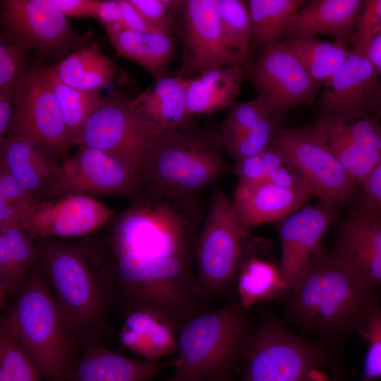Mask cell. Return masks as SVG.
<instances>
[{"instance_id":"6da1fadb","label":"cell","mask_w":381,"mask_h":381,"mask_svg":"<svg viewBox=\"0 0 381 381\" xmlns=\"http://www.w3.org/2000/svg\"><path fill=\"white\" fill-rule=\"evenodd\" d=\"M198 198L184 199L142 192L115 214L98 236L119 264L147 271L182 268L195 258L202 223Z\"/></svg>"},{"instance_id":"7a4b0ae2","label":"cell","mask_w":381,"mask_h":381,"mask_svg":"<svg viewBox=\"0 0 381 381\" xmlns=\"http://www.w3.org/2000/svg\"><path fill=\"white\" fill-rule=\"evenodd\" d=\"M37 241L39 266L80 347L103 341L111 332L109 316L116 296L97 235Z\"/></svg>"},{"instance_id":"3957f363","label":"cell","mask_w":381,"mask_h":381,"mask_svg":"<svg viewBox=\"0 0 381 381\" xmlns=\"http://www.w3.org/2000/svg\"><path fill=\"white\" fill-rule=\"evenodd\" d=\"M222 150L218 131L190 121L162 133L140 176L143 191L198 198L201 190L231 171Z\"/></svg>"},{"instance_id":"277c9868","label":"cell","mask_w":381,"mask_h":381,"mask_svg":"<svg viewBox=\"0 0 381 381\" xmlns=\"http://www.w3.org/2000/svg\"><path fill=\"white\" fill-rule=\"evenodd\" d=\"M21 344L47 381H68L80 344L39 266L0 322Z\"/></svg>"},{"instance_id":"5b68a950","label":"cell","mask_w":381,"mask_h":381,"mask_svg":"<svg viewBox=\"0 0 381 381\" xmlns=\"http://www.w3.org/2000/svg\"><path fill=\"white\" fill-rule=\"evenodd\" d=\"M289 293L295 319L326 335L358 327L373 303L371 288L323 248Z\"/></svg>"},{"instance_id":"8992f818","label":"cell","mask_w":381,"mask_h":381,"mask_svg":"<svg viewBox=\"0 0 381 381\" xmlns=\"http://www.w3.org/2000/svg\"><path fill=\"white\" fill-rule=\"evenodd\" d=\"M244 310L231 302L182 323L169 381H229L252 333Z\"/></svg>"},{"instance_id":"52a82bcc","label":"cell","mask_w":381,"mask_h":381,"mask_svg":"<svg viewBox=\"0 0 381 381\" xmlns=\"http://www.w3.org/2000/svg\"><path fill=\"white\" fill-rule=\"evenodd\" d=\"M248 234L232 199L214 186L195 247L197 281L205 298L223 293L232 284L246 252Z\"/></svg>"},{"instance_id":"ba28073f","label":"cell","mask_w":381,"mask_h":381,"mask_svg":"<svg viewBox=\"0 0 381 381\" xmlns=\"http://www.w3.org/2000/svg\"><path fill=\"white\" fill-rule=\"evenodd\" d=\"M161 133L132 99L111 94L102 97L76 145L101 150L140 177Z\"/></svg>"},{"instance_id":"9c48e42d","label":"cell","mask_w":381,"mask_h":381,"mask_svg":"<svg viewBox=\"0 0 381 381\" xmlns=\"http://www.w3.org/2000/svg\"><path fill=\"white\" fill-rule=\"evenodd\" d=\"M241 361L243 381H310L325 353L281 324L265 321L252 332Z\"/></svg>"},{"instance_id":"30bf717a","label":"cell","mask_w":381,"mask_h":381,"mask_svg":"<svg viewBox=\"0 0 381 381\" xmlns=\"http://www.w3.org/2000/svg\"><path fill=\"white\" fill-rule=\"evenodd\" d=\"M78 147L75 152L62 158L52 179L36 199L85 194L121 196L133 200L141 194L140 177L116 159L95 148Z\"/></svg>"},{"instance_id":"8fae6325","label":"cell","mask_w":381,"mask_h":381,"mask_svg":"<svg viewBox=\"0 0 381 381\" xmlns=\"http://www.w3.org/2000/svg\"><path fill=\"white\" fill-rule=\"evenodd\" d=\"M272 144L298 171L320 202L337 207L351 199L356 184L310 125L281 127Z\"/></svg>"},{"instance_id":"7c38bea8","label":"cell","mask_w":381,"mask_h":381,"mask_svg":"<svg viewBox=\"0 0 381 381\" xmlns=\"http://www.w3.org/2000/svg\"><path fill=\"white\" fill-rule=\"evenodd\" d=\"M246 76L271 115L281 122L290 110L314 104L322 86L281 41L260 49Z\"/></svg>"},{"instance_id":"4fadbf2b","label":"cell","mask_w":381,"mask_h":381,"mask_svg":"<svg viewBox=\"0 0 381 381\" xmlns=\"http://www.w3.org/2000/svg\"><path fill=\"white\" fill-rule=\"evenodd\" d=\"M5 135L25 137L61 158L74 146L43 68L28 71L17 82Z\"/></svg>"},{"instance_id":"5bb4252c","label":"cell","mask_w":381,"mask_h":381,"mask_svg":"<svg viewBox=\"0 0 381 381\" xmlns=\"http://www.w3.org/2000/svg\"><path fill=\"white\" fill-rule=\"evenodd\" d=\"M114 216V211L96 198L71 194L30 198L21 208L19 224L36 241L78 239L95 234Z\"/></svg>"},{"instance_id":"9a60e30c","label":"cell","mask_w":381,"mask_h":381,"mask_svg":"<svg viewBox=\"0 0 381 381\" xmlns=\"http://www.w3.org/2000/svg\"><path fill=\"white\" fill-rule=\"evenodd\" d=\"M369 39L355 36L347 58L323 84L318 101L320 116L347 122L373 116L381 80L366 54Z\"/></svg>"},{"instance_id":"2e32d148","label":"cell","mask_w":381,"mask_h":381,"mask_svg":"<svg viewBox=\"0 0 381 381\" xmlns=\"http://www.w3.org/2000/svg\"><path fill=\"white\" fill-rule=\"evenodd\" d=\"M217 4L218 0L185 1L176 28L182 44L181 61L177 75L190 78L236 64L246 66L226 43Z\"/></svg>"},{"instance_id":"e0dca14e","label":"cell","mask_w":381,"mask_h":381,"mask_svg":"<svg viewBox=\"0 0 381 381\" xmlns=\"http://www.w3.org/2000/svg\"><path fill=\"white\" fill-rule=\"evenodd\" d=\"M2 33L6 40L28 52L42 55L64 50L77 35L51 0L1 1Z\"/></svg>"},{"instance_id":"ac0fdd59","label":"cell","mask_w":381,"mask_h":381,"mask_svg":"<svg viewBox=\"0 0 381 381\" xmlns=\"http://www.w3.org/2000/svg\"><path fill=\"white\" fill-rule=\"evenodd\" d=\"M336 207L319 202L300 208L281 222L279 269L289 293L323 248L322 238Z\"/></svg>"},{"instance_id":"d6986e66","label":"cell","mask_w":381,"mask_h":381,"mask_svg":"<svg viewBox=\"0 0 381 381\" xmlns=\"http://www.w3.org/2000/svg\"><path fill=\"white\" fill-rule=\"evenodd\" d=\"M313 196L306 188L281 186L269 181L238 184L233 202L247 231L272 222H282Z\"/></svg>"},{"instance_id":"ffe728a7","label":"cell","mask_w":381,"mask_h":381,"mask_svg":"<svg viewBox=\"0 0 381 381\" xmlns=\"http://www.w3.org/2000/svg\"><path fill=\"white\" fill-rule=\"evenodd\" d=\"M332 253L366 285L381 286V217L354 213L342 223Z\"/></svg>"},{"instance_id":"44dd1931","label":"cell","mask_w":381,"mask_h":381,"mask_svg":"<svg viewBox=\"0 0 381 381\" xmlns=\"http://www.w3.org/2000/svg\"><path fill=\"white\" fill-rule=\"evenodd\" d=\"M363 6L361 0H312L289 20L282 38L326 35L349 45L356 32Z\"/></svg>"},{"instance_id":"7402d4cb","label":"cell","mask_w":381,"mask_h":381,"mask_svg":"<svg viewBox=\"0 0 381 381\" xmlns=\"http://www.w3.org/2000/svg\"><path fill=\"white\" fill-rule=\"evenodd\" d=\"M169 365L128 357L92 340L80 346L68 381H149Z\"/></svg>"},{"instance_id":"603a6c76","label":"cell","mask_w":381,"mask_h":381,"mask_svg":"<svg viewBox=\"0 0 381 381\" xmlns=\"http://www.w3.org/2000/svg\"><path fill=\"white\" fill-rule=\"evenodd\" d=\"M125 310L119 337L125 348L150 361L176 352L178 328L167 316L147 307Z\"/></svg>"},{"instance_id":"cb8c5ba5","label":"cell","mask_w":381,"mask_h":381,"mask_svg":"<svg viewBox=\"0 0 381 381\" xmlns=\"http://www.w3.org/2000/svg\"><path fill=\"white\" fill-rule=\"evenodd\" d=\"M57 159L25 137L0 138V167L9 172L33 198H38L52 179L59 166Z\"/></svg>"},{"instance_id":"d4e9b609","label":"cell","mask_w":381,"mask_h":381,"mask_svg":"<svg viewBox=\"0 0 381 381\" xmlns=\"http://www.w3.org/2000/svg\"><path fill=\"white\" fill-rule=\"evenodd\" d=\"M39 264L37 241L20 225L0 228V304L16 296Z\"/></svg>"},{"instance_id":"484cf974","label":"cell","mask_w":381,"mask_h":381,"mask_svg":"<svg viewBox=\"0 0 381 381\" xmlns=\"http://www.w3.org/2000/svg\"><path fill=\"white\" fill-rule=\"evenodd\" d=\"M247 68L236 64L212 70L188 78L187 112L194 115L214 114L236 103Z\"/></svg>"},{"instance_id":"4316f807","label":"cell","mask_w":381,"mask_h":381,"mask_svg":"<svg viewBox=\"0 0 381 381\" xmlns=\"http://www.w3.org/2000/svg\"><path fill=\"white\" fill-rule=\"evenodd\" d=\"M188 78L163 76L132 99L135 106L160 133L177 128L190 121L187 112Z\"/></svg>"},{"instance_id":"83f0119b","label":"cell","mask_w":381,"mask_h":381,"mask_svg":"<svg viewBox=\"0 0 381 381\" xmlns=\"http://www.w3.org/2000/svg\"><path fill=\"white\" fill-rule=\"evenodd\" d=\"M108 35L120 55L142 66L155 80L165 75L176 52L172 34L124 29Z\"/></svg>"},{"instance_id":"f1b7e54d","label":"cell","mask_w":381,"mask_h":381,"mask_svg":"<svg viewBox=\"0 0 381 381\" xmlns=\"http://www.w3.org/2000/svg\"><path fill=\"white\" fill-rule=\"evenodd\" d=\"M52 66L64 84L85 91L106 87L116 74L111 60L93 47H80Z\"/></svg>"},{"instance_id":"f546056e","label":"cell","mask_w":381,"mask_h":381,"mask_svg":"<svg viewBox=\"0 0 381 381\" xmlns=\"http://www.w3.org/2000/svg\"><path fill=\"white\" fill-rule=\"evenodd\" d=\"M310 126L355 183L361 186L381 156L355 144L348 135L344 121L319 116Z\"/></svg>"},{"instance_id":"4dcf8cb0","label":"cell","mask_w":381,"mask_h":381,"mask_svg":"<svg viewBox=\"0 0 381 381\" xmlns=\"http://www.w3.org/2000/svg\"><path fill=\"white\" fill-rule=\"evenodd\" d=\"M281 41L298 58L311 77L322 85L327 82L347 58L349 45L325 41L316 36H288Z\"/></svg>"},{"instance_id":"1f68e13d","label":"cell","mask_w":381,"mask_h":381,"mask_svg":"<svg viewBox=\"0 0 381 381\" xmlns=\"http://www.w3.org/2000/svg\"><path fill=\"white\" fill-rule=\"evenodd\" d=\"M236 277L238 302L244 309L287 293L279 267L267 259L245 253Z\"/></svg>"},{"instance_id":"d6a6232c","label":"cell","mask_w":381,"mask_h":381,"mask_svg":"<svg viewBox=\"0 0 381 381\" xmlns=\"http://www.w3.org/2000/svg\"><path fill=\"white\" fill-rule=\"evenodd\" d=\"M55 97L67 131L76 145L88 119L99 107L102 97L98 91H85L64 84L53 66L43 68Z\"/></svg>"},{"instance_id":"836d02e7","label":"cell","mask_w":381,"mask_h":381,"mask_svg":"<svg viewBox=\"0 0 381 381\" xmlns=\"http://www.w3.org/2000/svg\"><path fill=\"white\" fill-rule=\"evenodd\" d=\"M246 3L251 21V44L261 49L282 38L287 22L305 1L249 0Z\"/></svg>"},{"instance_id":"e575fe53","label":"cell","mask_w":381,"mask_h":381,"mask_svg":"<svg viewBox=\"0 0 381 381\" xmlns=\"http://www.w3.org/2000/svg\"><path fill=\"white\" fill-rule=\"evenodd\" d=\"M217 12L228 47L243 61L248 69L251 64V21L246 1L218 0Z\"/></svg>"},{"instance_id":"d590c367","label":"cell","mask_w":381,"mask_h":381,"mask_svg":"<svg viewBox=\"0 0 381 381\" xmlns=\"http://www.w3.org/2000/svg\"><path fill=\"white\" fill-rule=\"evenodd\" d=\"M43 377L21 344L0 325V381H41Z\"/></svg>"},{"instance_id":"8d00e7d4","label":"cell","mask_w":381,"mask_h":381,"mask_svg":"<svg viewBox=\"0 0 381 381\" xmlns=\"http://www.w3.org/2000/svg\"><path fill=\"white\" fill-rule=\"evenodd\" d=\"M281 121L269 115L255 126L222 144L223 149L236 162L258 155L267 148L282 127Z\"/></svg>"},{"instance_id":"74e56055","label":"cell","mask_w":381,"mask_h":381,"mask_svg":"<svg viewBox=\"0 0 381 381\" xmlns=\"http://www.w3.org/2000/svg\"><path fill=\"white\" fill-rule=\"evenodd\" d=\"M362 337L368 342L363 374L366 381L381 377V308L374 302L368 307L358 325Z\"/></svg>"},{"instance_id":"f35d334b","label":"cell","mask_w":381,"mask_h":381,"mask_svg":"<svg viewBox=\"0 0 381 381\" xmlns=\"http://www.w3.org/2000/svg\"><path fill=\"white\" fill-rule=\"evenodd\" d=\"M269 115L271 114L267 105L259 97L235 103L218 130L222 144L250 129Z\"/></svg>"},{"instance_id":"ab89813d","label":"cell","mask_w":381,"mask_h":381,"mask_svg":"<svg viewBox=\"0 0 381 381\" xmlns=\"http://www.w3.org/2000/svg\"><path fill=\"white\" fill-rule=\"evenodd\" d=\"M145 20L158 31L172 34L185 1L129 0Z\"/></svg>"},{"instance_id":"60d3db41","label":"cell","mask_w":381,"mask_h":381,"mask_svg":"<svg viewBox=\"0 0 381 381\" xmlns=\"http://www.w3.org/2000/svg\"><path fill=\"white\" fill-rule=\"evenodd\" d=\"M351 140L361 148L381 156V123L373 116L344 122Z\"/></svg>"},{"instance_id":"b9f144b4","label":"cell","mask_w":381,"mask_h":381,"mask_svg":"<svg viewBox=\"0 0 381 381\" xmlns=\"http://www.w3.org/2000/svg\"><path fill=\"white\" fill-rule=\"evenodd\" d=\"M26 51L8 42L4 35L0 37V87L16 83L26 73Z\"/></svg>"},{"instance_id":"7bdbcfd3","label":"cell","mask_w":381,"mask_h":381,"mask_svg":"<svg viewBox=\"0 0 381 381\" xmlns=\"http://www.w3.org/2000/svg\"><path fill=\"white\" fill-rule=\"evenodd\" d=\"M361 186L355 213L369 218L381 217V159Z\"/></svg>"},{"instance_id":"ee69618b","label":"cell","mask_w":381,"mask_h":381,"mask_svg":"<svg viewBox=\"0 0 381 381\" xmlns=\"http://www.w3.org/2000/svg\"><path fill=\"white\" fill-rule=\"evenodd\" d=\"M31 194L4 167H0V204L20 210Z\"/></svg>"},{"instance_id":"f6af8a7d","label":"cell","mask_w":381,"mask_h":381,"mask_svg":"<svg viewBox=\"0 0 381 381\" xmlns=\"http://www.w3.org/2000/svg\"><path fill=\"white\" fill-rule=\"evenodd\" d=\"M233 169L238 179V184L265 181L268 176V171L260 153L236 161Z\"/></svg>"},{"instance_id":"bcb514c9","label":"cell","mask_w":381,"mask_h":381,"mask_svg":"<svg viewBox=\"0 0 381 381\" xmlns=\"http://www.w3.org/2000/svg\"><path fill=\"white\" fill-rule=\"evenodd\" d=\"M65 16L95 18L99 1L97 0H51Z\"/></svg>"},{"instance_id":"7dc6e473","label":"cell","mask_w":381,"mask_h":381,"mask_svg":"<svg viewBox=\"0 0 381 381\" xmlns=\"http://www.w3.org/2000/svg\"><path fill=\"white\" fill-rule=\"evenodd\" d=\"M381 25V0L364 1L356 34L370 36L373 30Z\"/></svg>"},{"instance_id":"c3c4849f","label":"cell","mask_w":381,"mask_h":381,"mask_svg":"<svg viewBox=\"0 0 381 381\" xmlns=\"http://www.w3.org/2000/svg\"><path fill=\"white\" fill-rule=\"evenodd\" d=\"M118 1L121 7L123 23L127 29L143 32H161L145 20L129 0Z\"/></svg>"},{"instance_id":"681fc988","label":"cell","mask_w":381,"mask_h":381,"mask_svg":"<svg viewBox=\"0 0 381 381\" xmlns=\"http://www.w3.org/2000/svg\"><path fill=\"white\" fill-rule=\"evenodd\" d=\"M16 83L0 87V138L6 134L11 123Z\"/></svg>"},{"instance_id":"f907efd6","label":"cell","mask_w":381,"mask_h":381,"mask_svg":"<svg viewBox=\"0 0 381 381\" xmlns=\"http://www.w3.org/2000/svg\"><path fill=\"white\" fill-rule=\"evenodd\" d=\"M95 18L99 20L102 25L115 22L123 23L119 1H99Z\"/></svg>"},{"instance_id":"816d5d0a","label":"cell","mask_w":381,"mask_h":381,"mask_svg":"<svg viewBox=\"0 0 381 381\" xmlns=\"http://www.w3.org/2000/svg\"><path fill=\"white\" fill-rule=\"evenodd\" d=\"M366 54L375 71L381 77V27L372 31L367 44Z\"/></svg>"},{"instance_id":"f5cc1de1","label":"cell","mask_w":381,"mask_h":381,"mask_svg":"<svg viewBox=\"0 0 381 381\" xmlns=\"http://www.w3.org/2000/svg\"><path fill=\"white\" fill-rule=\"evenodd\" d=\"M310 381H335L318 368L313 370L309 375Z\"/></svg>"},{"instance_id":"db71d44e","label":"cell","mask_w":381,"mask_h":381,"mask_svg":"<svg viewBox=\"0 0 381 381\" xmlns=\"http://www.w3.org/2000/svg\"><path fill=\"white\" fill-rule=\"evenodd\" d=\"M373 116L377 119H381V92L375 104Z\"/></svg>"},{"instance_id":"11a10c76","label":"cell","mask_w":381,"mask_h":381,"mask_svg":"<svg viewBox=\"0 0 381 381\" xmlns=\"http://www.w3.org/2000/svg\"><path fill=\"white\" fill-rule=\"evenodd\" d=\"M379 27H381V25H380V26H379ZM377 28H378V27H377Z\"/></svg>"}]
</instances>
